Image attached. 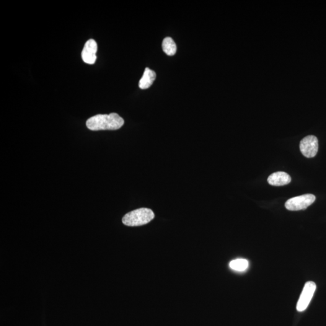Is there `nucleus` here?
I'll list each match as a JSON object with an SVG mask.
<instances>
[{"label": "nucleus", "instance_id": "nucleus-1", "mask_svg": "<svg viewBox=\"0 0 326 326\" xmlns=\"http://www.w3.org/2000/svg\"><path fill=\"white\" fill-rule=\"evenodd\" d=\"M125 121L117 113L110 115H98L88 119L86 125L90 130L115 131L121 128Z\"/></svg>", "mask_w": 326, "mask_h": 326}, {"label": "nucleus", "instance_id": "nucleus-2", "mask_svg": "<svg viewBox=\"0 0 326 326\" xmlns=\"http://www.w3.org/2000/svg\"><path fill=\"white\" fill-rule=\"evenodd\" d=\"M154 217L155 214L152 210L141 208L126 214L123 217L122 222L126 226H141L148 224Z\"/></svg>", "mask_w": 326, "mask_h": 326}, {"label": "nucleus", "instance_id": "nucleus-3", "mask_svg": "<svg viewBox=\"0 0 326 326\" xmlns=\"http://www.w3.org/2000/svg\"><path fill=\"white\" fill-rule=\"evenodd\" d=\"M315 196L312 194H305L288 199L286 202L285 208L290 211H299L304 210L312 205L315 201Z\"/></svg>", "mask_w": 326, "mask_h": 326}, {"label": "nucleus", "instance_id": "nucleus-4", "mask_svg": "<svg viewBox=\"0 0 326 326\" xmlns=\"http://www.w3.org/2000/svg\"><path fill=\"white\" fill-rule=\"evenodd\" d=\"M316 288V284L314 281H307L305 284L297 304V310L299 312L304 311L307 309Z\"/></svg>", "mask_w": 326, "mask_h": 326}, {"label": "nucleus", "instance_id": "nucleus-5", "mask_svg": "<svg viewBox=\"0 0 326 326\" xmlns=\"http://www.w3.org/2000/svg\"><path fill=\"white\" fill-rule=\"evenodd\" d=\"M300 151L306 158H313L317 155L318 140L314 136H308L302 140L300 144Z\"/></svg>", "mask_w": 326, "mask_h": 326}, {"label": "nucleus", "instance_id": "nucleus-6", "mask_svg": "<svg viewBox=\"0 0 326 326\" xmlns=\"http://www.w3.org/2000/svg\"><path fill=\"white\" fill-rule=\"evenodd\" d=\"M97 51V45L95 40H91L87 41L83 48L82 58L84 63L93 65L96 61V53Z\"/></svg>", "mask_w": 326, "mask_h": 326}, {"label": "nucleus", "instance_id": "nucleus-7", "mask_svg": "<svg viewBox=\"0 0 326 326\" xmlns=\"http://www.w3.org/2000/svg\"><path fill=\"white\" fill-rule=\"evenodd\" d=\"M291 178L288 173L284 172H277L272 173L268 178V182L271 186H282L288 185Z\"/></svg>", "mask_w": 326, "mask_h": 326}, {"label": "nucleus", "instance_id": "nucleus-8", "mask_svg": "<svg viewBox=\"0 0 326 326\" xmlns=\"http://www.w3.org/2000/svg\"><path fill=\"white\" fill-rule=\"evenodd\" d=\"M155 78H156V73L155 71L149 68H146L145 69L143 76L139 82V87L142 90L149 89L153 84Z\"/></svg>", "mask_w": 326, "mask_h": 326}, {"label": "nucleus", "instance_id": "nucleus-9", "mask_svg": "<svg viewBox=\"0 0 326 326\" xmlns=\"http://www.w3.org/2000/svg\"><path fill=\"white\" fill-rule=\"evenodd\" d=\"M162 48L164 52L168 56H173L177 52V45L172 38L170 37L164 39L163 41Z\"/></svg>", "mask_w": 326, "mask_h": 326}, {"label": "nucleus", "instance_id": "nucleus-10", "mask_svg": "<svg viewBox=\"0 0 326 326\" xmlns=\"http://www.w3.org/2000/svg\"><path fill=\"white\" fill-rule=\"evenodd\" d=\"M248 265L249 264L247 260L239 258V259L232 260L230 263V267L234 271H244L247 270Z\"/></svg>", "mask_w": 326, "mask_h": 326}]
</instances>
